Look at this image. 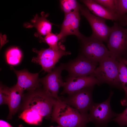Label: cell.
Instances as JSON below:
<instances>
[{"label": "cell", "instance_id": "1", "mask_svg": "<svg viewBox=\"0 0 127 127\" xmlns=\"http://www.w3.org/2000/svg\"><path fill=\"white\" fill-rule=\"evenodd\" d=\"M51 114L52 120L63 127H86L89 121L76 109L57 100Z\"/></svg>", "mask_w": 127, "mask_h": 127}, {"label": "cell", "instance_id": "2", "mask_svg": "<svg viewBox=\"0 0 127 127\" xmlns=\"http://www.w3.org/2000/svg\"><path fill=\"white\" fill-rule=\"evenodd\" d=\"M119 62L115 58L110 56L107 57L99 62L93 74L101 84L107 83L122 89L118 74Z\"/></svg>", "mask_w": 127, "mask_h": 127}, {"label": "cell", "instance_id": "3", "mask_svg": "<svg viewBox=\"0 0 127 127\" xmlns=\"http://www.w3.org/2000/svg\"><path fill=\"white\" fill-rule=\"evenodd\" d=\"M107 44L110 56L118 61L127 56V28L117 22L111 27Z\"/></svg>", "mask_w": 127, "mask_h": 127}, {"label": "cell", "instance_id": "4", "mask_svg": "<svg viewBox=\"0 0 127 127\" xmlns=\"http://www.w3.org/2000/svg\"><path fill=\"white\" fill-rule=\"evenodd\" d=\"M26 97L23 105L24 110L32 109L46 117L50 116L57 100L49 96L44 90L31 91Z\"/></svg>", "mask_w": 127, "mask_h": 127}, {"label": "cell", "instance_id": "5", "mask_svg": "<svg viewBox=\"0 0 127 127\" xmlns=\"http://www.w3.org/2000/svg\"><path fill=\"white\" fill-rule=\"evenodd\" d=\"M80 42L81 54L92 62L97 63L110 56L108 49L103 42L91 36L82 35L79 39Z\"/></svg>", "mask_w": 127, "mask_h": 127}, {"label": "cell", "instance_id": "6", "mask_svg": "<svg viewBox=\"0 0 127 127\" xmlns=\"http://www.w3.org/2000/svg\"><path fill=\"white\" fill-rule=\"evenodd\" d=\"M94 86L84 88L69 94L67 98L61 97V100L88 119V112L94 103L92 99Z\"/></svg>", "mask_w": 127, "mask_h": 127}, {"label": "cell", "instance_id": "7", "mask_svg": "<svg viewBox=\"0 0 127 127\" xmlns=\"http://www.w3.org/2000/svg\"><path fill=\"white\" fill-rule=\"evenodd\" d=\"M113 93L110 92L108 98L100 103H94L89 110L88 119L89 122L93 123L96 127H107L108 123L116 117L118 114L112 110L110 101Z\"/></svg>", "mask_w": 127, "mask_h": 127}, {"label": "cell", "instance_id": "8", "mask_svg": "<svg viewBox=\"0 0 127 127\" xmlns=\"http://www.w3.org/2000/svg\"><path fill=\"white\" fill-rule=\"evenodd\" d=\"M33 51L36 53V57L33 58L32 61L40 65L45 72H51L59 60L63 56L70 55L71 53L66 51L65 48L56 50L49 48L38 51L33 48Z\"/></svg>", "mask_w": 127, "mask_h": 127}, {"label": "cell", "instance_id": "9", "mask_svg": "<svg viewBox=\"0 0 127 127\" xmlns=\"http://www.w3.org/2000/svg\"><path fill=\"white\" fill-rule=\"evenodd\" d=\"M80 11L91 26L92 30L91 36L103 42L107 43L111 28L107 24L106 20L91 14L86 7L81 5Z\"/></svg>", "mask_w": 127, "mask_h": 127}, {"label": "cell", "instance_id": "10", "mask_svg": "<svg viewBox=\"0 0 127 127\" xmlns=\"http://www.w3.org/2000/svg\"><path fill=\"white\" fill-rule=\"evenodd\" d=\"M64 69V64L61 63L55 67L46 76L40 79V82L43 85L44 90L51 97L57 100L61 99L58 95L60 88L63 87L64 82L61 76L62 71Z\"/></svg>", "mask_w": 127, "mask_h": 127}, {"label": "cell", "instance_id": "11", "mask_svg": "<svg viewBox=\"0 0 127 127\" xmlns=\"http://www.w3.org/2000/svg\"><path fill=\"white\" fill-rule=\"evenodd\" d=\"M99 63L93 62L80 54L75 59L64 64V69L69 76L81 77L93 74Z\"/></svg>", "mask_w": 127, "mask_h": 127}, {"label": "cell", "instance_id": "12", "mask_svg": "<svg viewBox=\"0 0 127 127\" xmlns=\"http://www.w3.org/2000/svg\"><path fill=\"white\" fill-rule=\"evenodd\" d=\"M101 84L93 74L84 76H69L64 82L63 90L61 94L69 95L85 87Z\"/></svg>", "mask_w": 127, "mask_h": 127}, {"label": "cell", "instance_id": "13", "mask_svg": "<svg viewBox=\"0 0 127 127\" xmlns=\"http://www.w3.org/2000/svg\"><path fill=\"white\" fill-rule=\"evenodd\" d=\"M80 20L79 12L65 14L64 18L61 27L60 31L58 34L62 42L67 36L74 35L79 39L83 34L79 32V27Z\"/></svg>", "mask_w": 127, "mask_h": 127}, {"label": "cell", "instance_id": "14", "mask_svg": "<svg viewBox=\"0 0 127 127\" xmlns=\"http://www.w3.org/2000/svg\"><path fill=\"white\" fill-rule=\"evenodd\" d=\"M11 68L17 77L16 84L23 90H27L32 91L39 87L38 73H32L25 69L18 71L12 67Z\"/></svg>", "mask_w": 127, "mask_h": 127}, {"label": "cell", "instance_id": "15", "mask_svg": "<svg viewBox=\"0 0 127 127\" xmlns=\"http://www.w3.org/2000/svg\"><path fill=\"white\" fill-rule=\"evenodd\" d=\"M81 1L94 15L115 22L119 21V18L116 14L97 3L94 0H82Z\"/></svg>", "mask_w": 127, "mask_h": 127}, {"label": "cell", "instance_id": "16", "mask_svg": "<svg viewBox=\"0 0 127 127\" xmlns=\"http://www.w3.org/2000/svg\"><path fill=\"white\" fill-rule=\"evenodd\" d=\"M41 15V16H40L36 14L31 20L32 24L26 25L25 26L27 28L35 27L37 31L36 36H46L49 33L52 32V26L54 24L47 19L48 14H45L44 12H42Z\"/></svg>", "mask_w": 127, "mask_h": 127}, {"label": "cell", "instance_id": "17", "mask_svg": "<svg viewBox=\"0 0 127 127\" xmlns=\"http://www.w3.org/2000/svg\"><path fill=\"white\" fill-rule=\"evenodd\" d=\"M24 91L16 84L9 88V95L8 104L9 109L8 119L11 118L17 111L23 96Z\"/></svg>", "mask_w": 127, "mask_h": 127}, {"label": "cell", "instance_id": "18", "mask_svg": "<svg viewBox=\"0 0 127 127\" xmlns=\"http://www.w3.org/2000/svg\"><path fill=\"white\" fill-rule=\"evenodd\" d=\"M119 61V77L125 93V97L120 102L122 105L127 106V67L122 61Z\"/></svg>", "mask_w": 127, "mask_h": 127}, {"label": "cell", "instance_id": "19", "mask_svg": "<svg viewBox=\"0 0 127 127\" xmlns=\"http://www.w3.org/2000/svg\"><path fill=\"white\" fill-rule=\"evenodd\" d=\"M19 117L28 124L39 125L41 123L43 117L34 111L28 109L24 110Z\"/></svg>", "mask_w": 127, "mask_h": 127}, {"label": "cell", "instance_id": "20", "mask_svg": "<svg viewBox=\"0 0 127 127\" xmlns=\"http://www.w3.org/2000/svg\"><path fill=\"white\" fill-rule=\"evenodd\" d=\"M42 41L46 43L49 48L54 50H59L65 49V46L62 44L58 34L50 33L45 36L44 38H42Z\"/></svg>", "mask_w": 127, "mask_h": 127}, {"label": "cell", "instance_id": "21", "mask_svg": "<svg viewBox=\"0 0 127 127\" xmlns=\"http://www.w3.org/2000/svg\"><path fill=\"white\" fill-rule=\"evenodd\" d=\"M61 8L65 14L79 12L81 5L75 0H60Z\"/></svg>", "mask_w": 127, "mask_h": 127}, {"label": "cell", "instance_id": "22", "mask_svg": "<svg viewBox=\"0 0 127 127\" xmlns=\"http://www.w3.org/2000/svg\"><path fill=\"white\" fill-rule=\"evenodd\" d=\"M22 57L20 50L17 48H14L9 50L6 54L7 61L9 64L15 65L20 62Z\"/></svg>", "mask_w": 127, "mask_h": 127}, {"label": "cell", "instance_id": "23", "mask_svg": "<svg viewBox=\"0 0 127 127\" xmlns=\"http://www.w3.org/2000/svg\"><path fill=\"white\" fill-rule=\"evenodd\" d=\"M116 14L119 19L127 14V0H115Z\"/></svg>", "mask_w": 127, "mask_h": 127}, {"label": "cell", "instance_id": "24", "mask_svg": "<svg viewBox=\"0 0 127 127\" xmlns=\"http://www.w3.org/2000/svg\"><path fill=\"white\" fill-rule=\"evenodd\" d=\"M94 0L97 3L116 14L115 0Z\"/></svg>", "mask_w": 127, "mask_h": 127}, {"label": "cell", "instance_id": "25", "mask_svg": "<svg viewBox=\"0 0 127 127\" xmlns=\"http://www.w3.org/2000/svg\"><path fill=\"white\" fill-rule=\"evenodd\" d=\"M112 120L117 123L120 127L127 126V107L122 113L118 114Z\"/></svg>", "mask_w": 127, "mask_h": 127}, {"label": "cell", "instance_id": "26", "mask_svg": "<svg viewBox=\"0 0 127 127\" xmlns=\"http://www.w3.org/2000/svg\"><path fill=\"white\" fill-rule=\"evenodd\" d=\"M9 95V88L0 85V104H8Z\"/></svg>", "mask_w": 127, "mask_h": 127}, {"label": "cell", "instance_id": "27", "mask_svg": "<svg viewBox=\"0 0 127 127\" xmlns=\"http://www.w3.org/2000/svg\"><path fill=\"white\" fill-rule=\"evenodd\" d=\"M119 23L122 26H127V14L121 18Z\"/></svg>", "mask_w": 127, "mask_h": 127}, {"label": "cell", "instance_id": "28", "mask_svg": "<svg viewBox=\"0 0 127 127\" xmlns=\"http://www.w3.org/2000/svg\"><path fill=\"white\" fill-rule=\"evenodd\" d=\"M0 127H13L8 122L3 120H0ZM20 127H22L20 126Z\"/></svg>", "mask_w": 127, "mask_h": 127}, {"label": "cell", "instance_id": "29", "mask_svg": "<svg viewBox=\"0 0 127 127\" xmlns=\"http://www.w3.org/2000/svg\"><path fill=\"white\" fill-rule=\"evenodd\" d=\"M122 61L123 62L126 66L127 67V59H122L120 60Z\"/></svg>", "mask_w": 127, "mask_h": 127}, {"label": "cell", "instance_id": "30", "mask_svg": "<svg viewBox=\"0 0 127 127\" xmlns=\"http://www.w3.org/2000/svg\"><path fill=\"white\" fill-rule=\"evenodd\" d=\"M63 127L59 125V126H57L56 127Z\"/></svg>", "mask_w": 127, "mask_h": 127}]
</instances>
